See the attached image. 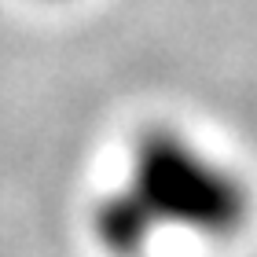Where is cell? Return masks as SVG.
<instances>
[{
	"label": "cell",
	"instance_id": "cell-1",
	"mask_svg": "<svg viewBox=\"0 0 257 257\" xmlns=\"http://www.w3.org/2000/svg\"><path fill=\"white\" fill-rule=\"evenodd\" d=\"M257 217L253 180L184 125L151 121L128 144L118 184L92 206L107 257H147L166 239L235 242Z\"/></svg>",
	"mask_w": 257,
	"mask_h": 257
}]
</instances>
